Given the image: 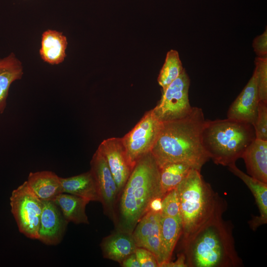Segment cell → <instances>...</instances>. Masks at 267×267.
<instances>
[{"instance_id": "28", "label": "cell", "mask_w": 267, "mask_h": 267, "mask_svg": "<svg viewBox=\"0 0 267 267\" xmlns=\"http://www.w3.org/2000/svg\"><path fill=\"white\" fill-rule=\"evenodd\" d=\"M134 253L140 267H159L155 256L149 250L137 247Z\"/></svg>"}, {"instance_id": "17", "label": "cell", "mask_w": 267, "mask_h": 267, "mask_svg": "<svg viewBox=\"0 0 267 267\" xmlns=\"http://www.w3.org/2000/svg\"><path fill=\"white\" fill-rule=\"evenodd\" d=\"M26 181L32 191L42 201L53 200L62 193L60 177L51 171L30 173Z\"/></svg>"}, {"instance_id": "24", "label": "cell", "mask_w": 267, "mask_h": 267, "mask_svg": "<svg viewBox=\"0 0 267 267\" xmlns=\"http://www.w3.org/2000/svg\"><path fill=\"white\" fill-rule=\"evenodd\" d=\"M183 69L178 52L174 49L169 50L157 79L162 91L178 77Z\"/></svg>"}, {"instance_id": "25", "label": "cell", "mask_w": 267, "mask_h": 267, "mask_svg": "<svg viewBox=\"0 0 267 267\" xmlns=\"http://www.w3.org/2000/svg\"><path fill=\"white\" fill-rule=\"evenodd\" d=\"M255 64L259 101L267 102V57H256Z\"/></svg>"}, {"instance_id": "26", "label": "cell", "mask_w": 267, "mask_h": 267, "mask_svg": "<svg viewBox=\"0 0 267 267\" xmlns=\"http://www.w3.org/2000/svg\"><path fill=\"white\" fill-rule=\"evenodd\" d=\"M161 215L181 218L179 200L176 188L167 192L163 197Z\"/></svg>"}, {"instance_id": "23", "label": "cell", "mask_w": 267, "mask_h": 267, "mask_svg": "<svg viewBox=\"0 0 267 267\" xmlns=\"http://www.w3.org/2000/svg\"><path fill=\"white\" fill-rule=\"evenodd\" d=\"M193 168L183 162H172L160 168V179L164 195L175 189Z\"/></svg>"}, {"instance_id": "13", "label": "cell", "mask_w": 267, "mask_h": 267, "mask_svg": "<svg viewBox=\"0 0 267 267\" xmlns=\"http://www.w3.org/2000/svg\"><path fill=\"white\" fill-rule=\"evenodd\" d=\"M259 101L256 78L253 72L246 85L230 106L227 118L254 125Z\"/></svg>"}, {"instance_id": "9", "label": "cell", "mask_w": 267, "mask_h": 267, "mask_svg": "<svg viewBox=\"0 0 267 267\" xmlns=\"http://www.w3.org/2000/svg\"><path fill=\"white\" fill-rule=\"evenodd\" d=\"M90 171L96 183L104 213L114 222L119 190L105 159L98 149L90 161Z\"/></svg>"}, {"instance_id": "27", "label": "cell", "mask_w": 267, "mask_h": 267, "mask_svg": "<svg viewBox=\"0 0 267 267\" xmlns=\"http://www.w3.org/2000/svg\"><path fill=\"white\" fill-rule=\"evenodd\" d=\"M256 138L267 141V102L259 101L253 125Z\"/></svg>"}, {"instance_id": "16", "label": "cell", "mask_w": 267, "mask_h": 267, "mask_svg": "<svg viewBox=\"0 0 267 267\" xmlns=\"http://www.w3.org/2000/svg\"><path fill=\"white\" fill-rule=\"evenodd\" d=\"M241 158L248 174L267 183V141L256 138L247 147Z\"/></svg>"}, {"instance_id": "30", "label": "cell", "mask_w": 267, "mask_h": 267, "mask_svg": "<svg viewBox=\"0 0 267 267\" xmlns=\"http://www.w3.org/2000/svg\"><path fill=\"white\" fill-rule=\"evenodd\" d=\"M120 264L122 267H140L134 253L125 258Z\"/></svg>"}, {"instance_id": "4", "label": "cell", "mask_w": 267, "mask_h": 267, "mask_svg": "<svg viewBox=\"0 0 267 267\" xmlns=\"http://www.w3.org/2000/svg\"><path fill=\"white\" fill-rule=\"evenodd\" d=\"M180 205L182 241L214 219L222 216L225 201L192 169L176 188Z\"/></svg>"}, {"instance_id": "6", "label": "cell", "mask_w": 267, "mask_h": 267, "mask_svg": "<svg viewBox=\"0 0 267 267\" xmlns=\"http://www.w3.org/2000/svg\"><path fill=\"white\" fill-rule=\"evenodd\" d=\"M10 204L20 232L28 238L38 239L42 201L32 191L26 181L12 191Z\"/></svg>"}, {"instance_id": "5", "label": "cell", "mask_w": 267, "mask_h": 267, "mask_svg": "<svg viewBox=\"0 0 267 267\" xmlns=\"http://www.w3.org/2000/svg\"><path fill=\"white\" fill-rule=\"evenodd\" d=\"M255 139L253 125L228 118L206 120L202 134L203 146L210 159L224 166L235 163Z\"/></svg>"}, {"instance_id": "22", "label": "cell", "mask_w": 267, "mask_h": 267, "mask_svg": "<svg viewBox=\"0 0 267 267\" xmlns=\"http://www.w3.org/2000/svg\"><path fill=\"white\" fill-rule=\"evenodd\" d=\"M22 75L21 63L13 53L0 59V114L3 112L6 107L11 84L21 79Z\"/></svg>"}, {"instance_id": "11", "label": "cell", "mask_w": 267, "mask_h": 267, "mask_svg": "<svg viewBox=\"0 0 267 267\" xmlns=\"http://www.w3.org/2000/svg\"><path fill=\"white\" fill-rule=\"evenodd\" d=\"M42 204L38 239L46 245H56L62 241L69 222L52 200L42 201Z\"/></svg>"}, {"instance_id": "3", "label": "cell", "mask_w": 267, "mask_h": 267, "mask_svg": "<svg viewBox=\"0 0 267 267\" xmlns=\"http://www.w3.org/2000/svg\"><path fill=\"white\" fill-rule=\"evenodd\" d=\"M187 267H239L232 225L217 217L182 241Z\"/></svg>"}, {"instance_id": "15", "label": "cell", "mask_w": 267, "mask_h": 267, "mask_svg": "<svg viewBox=\"0 0 267 267\" xmlns=\"http://www.w3.org/2000/svg\"><path fill=\"white\" fill-rule=\"evenodd\" d=\"M100 246L104 258L119 264L137 247L133 233L116 230L103 238Z\"/></svg>"}, {"instance_id": "20", "label": "cell", "mask_w": 267, "mask_h": 267, "mask_svg": "<svg viewBox=\"0 0 267 267\" xmlns=\"http://www.w3.org/2000/svg\"><path fill=\"white\" fill-rule=\"evenodd\" d=\"M181 218L161 215L160 234L162 250V263L160 267L170 261L176 244L182 235Z\"/></svg>"}, {"instance_id": "19", "label": "cell", "mask_w": 267, "mask_h": 267, "mask_svg": "<svg viewBox=\"0 0 267 267\" xmlns=\"http://www.w3.org/2000/svg\"><path fill=\"white\" fill-rule=\"evenodd\" d=\"M67 45L66 37L62 33L55 30H46L42 35L40 50L41 57L49 64H59L66 57Z\"/></svg>"}, {"instance_id": "32", "label": "cell", "mask_w": 267, "mask_h": 267, "mask_svg": "<svg viewBox=\"0 0 267 267\" xmlns=\"http://www.w3.org/2000/svg\"><path fill=\"white\" fill-rule=\"evenodd\" d=\"M162 199L163 197H157L152 200L149 205V211L161 212Z\"/></svg>"}, {"instance_id": "10", "label": "cell", "mask_w": 267, "mask_h": 267, "mask_svg": "<svg viewBox=\"0 0 267 267\" xmlns=\"http://www.w3.org/2000/svg\"><path fill=\"white\" fill-rule=\"evenodd\" d=\"M97 149L106 161L118 187L119 196L134 167L129 159L122 138L111 137L105 139Z\"/></svg>"}, {"instance_id": "1", "label": "cell", "mask_w": 267, "mask_h": 267, "mask_svg": "<svg viewBox=\"0 0 267 267\" xmlns=\"http://www.w3.org/2000/svg\"><path fill=\"white\" fill-rule=\"evenodd\" d=\"M205 121L202 109L193 107L187 116L162 123L151 151L159 168L169 163L179 162L201 171L210 159L202 141Z\"/></svg>"}, {"instance_id": "18", "label": "cell", "mask_w": 267, "mask_h": 267, "mask_svg": "<svg viewBox=\"0 0 267 267\" xmlns=\"http://www.w3.org/2000/svg\"><path fill=\"white\" fill-rule=\"evenodd\" d=\"M62 193L86 199L89 201L100 202L95 179L90 171L66 178H60Z\"/></svg>"}, {"instance_id": "31", "label": "cell", "mask_w": 267, "mask_h": 267, "mask_svg": "<svg viewBox=\"0 0 267 267\" xmlns=\"http://www.w3.org/2000/svg\"><path fill=\"white\" fill-rule=\"evenodd\" d=\"M162 267H187L183 253L179 254L178 259L175 262L169 261L163 265Z\"/></svg>"}, {"instance_id": "21", "label": "cell", "mask_w": 267, "mask_h": 267, "mask_svg": "<svg viewBox=\"0 0 267 267\" xmlns=\"http://www.w3.org/2000/svg\"><path fill=\"white\" fill-rule=\"evenodd\" d=\"M68 222L89 224L86 207L89 200L72 194L61 193L52 200Z\"/></svg>"}, {"instance_id": "29", "label": "cell", "mask_w": 267, "mask_h": 267, "mask_svg": "<svg viewBox=\"0 0 267 267\" xmlns=\"http://www.w3.org/2000/svg\"><path fill=\"white\" fill-rule=\"evenodd\" d=\"M252 46L254 51L259 57H267V29L257 36L253 40Z\"/></svg>"}, {"instance_id": "8", "label": "cell", "mask_w": 267, "mask_h": 267, "mask_svg": "<svg viewBox=\"0 0 267 267\" xmlns=\"http://www.w3.org/2000/svg\"><path fill=\"white\" fill-rule=\"evenodd\" d=\"M162 125L152 110L147 111L134 128L123 137L128 157L134 166L141 157L151 152Z\"/></svg>"}, {"instance_id": "14", "label": "cell", "mask_w": 267, "mask_h": 267, "mask_svg": "<svg viewBox=\"0 0 267 267\" xmlns=\"http://www.w3.org/2000/svg\"><path fill=\"white\" fill-rule=\"evenodd\" d=\"M227 167L229 171L246 184L254 196L260 215L253 216L248 223L250 227L255 230L267 223V183L246 174L236 166L235 163Z\"/></svg>"}, {"instance_id": "7", "label": "cell", "mask_w": 267, "mask_h": 267, "mask_svg": "<svg viewBox=\"0 0 267 267\" xmlns=\"http://www.w3.org/2000/svg\"><path fill=\"white\" fill-rule=\"evenodd\" d=\"M190 78L183 69L181 74L164 90L161 98L153 109L155 116L162 123L182 119L189 115L193 107L188 92Z\"/></svg>"}, {"instance_id": "12", "label": "cell", "mask_w": 267, "mask_h": 267, "mask_svg": "<svg viewBox=\"0 0 267 267\" xmlns=\"http://www.w3.org/2000/svg\"><path fill=\"white\" fill-rule=\"evenodd\" d=\"M160 219L161 212L149 211L140 220L132 233L137 247L153 253L159 265L162 262Z\"/></svg>"}, {"instance_id": "2", "label": "cell", "mask_w": 267, "mask_h": 267, "mask_svg": "<svg viewBox=\"0 0 267 267\" xmlns=\"http://www.w3.org/2000/svg\"><path fill=\"white\" fill-rule=\"evenodd\" d=\"M164 195L160 168L149 152L136 162L119 194L113 222L115 230L132 233L140 220L149 211L152 200Z\"/></svg>"}]
</instances>
